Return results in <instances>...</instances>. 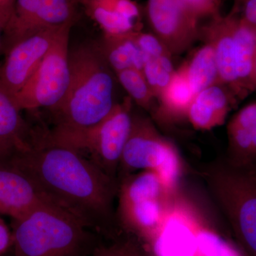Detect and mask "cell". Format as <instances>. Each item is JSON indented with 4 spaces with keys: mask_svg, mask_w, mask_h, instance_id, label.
I'll return each instance as SVG.
<instances>
[{
    "mask_svg": "<svg viewBox=\"0 0 256 256\" xmlns=\"http://www.w3.org/2000/svg\"><path fill=\"white\" fill-rule=\"evenodd\" d=\"M10 164L30 176L56 203L90 228L112 224L119 182L82 154L54 141L47 128H33L26 150Z\"/></svg>",
    "mask_w": 256,
    "mask_h": 256,
    "instance_id": "1",
    "label": "cell"
},
{
    "mask_svg": "<svg viewBox=\"0 0 256 256\" xmlns=\"http://www.w3.org/2000/svg\"><path fill=\"white\" fill-rule=\"evenodd\" d=\"M70 82L60 104L50 109L55 128L79 129L98 124L112 110L114 72L98 46L85 42L69 48Z\"/></svg>",
    "mask_w": 256,
    "mask_h": 256,
    "instance_id": "2",
    "label": "cell"
},
{
    "mask_svg": "<svg viewBox=\"0 0 256 256\" xmlns=\"http://www.w3.org/2000/svg\"><path fill=\"white\" fill-rule=\"evenodd\" d=\"M12 222L14 256H92L96 247L90 228L60 205L38 207Z\"/></svg>",
    "mask_w": 256,
    "mask_h": 256,
    "instance_id": "3",
    "label": "cell"
},
{
    "mask_svg": "<svg viewBox=\"0 0 256 256\" xmlns=\"http://www.w3.org/2000/svg\"><path fill=\"white\" fill-rule=\"evenodd\" d=\"M203 176L239 244L249 256H256V166L236 168L216 160Z\"/></svg>",
    "mask_w": 256,
    "mask_h": 256,
    "instance_id": "4",
    "label": "cell"
},
{
    "mask_svg": "<svg viewBox=\"0 0 256 256\" xmlns=\"http://www.w3.org/2000/svg\"><path fill=\"white\" fill-rule=\"evenodd\" d=\"M132 99L117 102L109 114L94 126L79 129L55 128L48 136L55 142L78 152L111 178L118 170L132 120ZM118 180V178H117Z\"/></svg>",
    "mask_w": 256,
    "mask_h": 256,
    "instance_id": "5",
    "label": "cell"
},
{
    "mask_svg": "<svg viewBox=\"0 0 256 256\" xmlns=\"http://www.w3.org/2000/svg\"><path fill=\"white\" fill-rule=\"evenodd\" d=\"M144 170L156 172L170 188L176 190L182 165L176 146L160 134L152 120L133 112L132 126L118 170V180Z\"/></svg>",
    "mask_w": 256,
    "mask_h": 256,
    "instance_id": "6",
    "label": "cell"
},
{
    "mask_svg": "<svg viewBox=\"0 0 256 256\" xmlns=\"http://www.w3.org/2000/svg\"><path fill=\"white\" fill-rule=\"evenodd\" d=\"M74 24H67L62 28L36 72L13 97L22 111L50 110L64 98L70 82L69 38Z\"/></svg>",
    "mask_w": 256,
    "mask_h": 256,
    "instance_id": "7",
    "label": "cell"
},
{
    "mask_svg": "<svg viewBox=\"0 0 256 256\" xmlns=\"http://www.w3.org/2000/svg\"><path fill=\"white\" fill-rule=\"evenodd\" d=\"M76 5L69 0H16L9 21L3 28L1 54L18 42L46 28L75 24Z\"/></svg>",
    "mask_w": 256,
    "mask_h": 256,
    "instance_id": "8",
    "label": "cell"
},
{
    "mask_svg": "<svg viewBox=\"0 0 256 256\" xmlns=\"http://www.w3.org/2000/svg\"><path fill=\"white\" fill-rule=\"evenodd\" d=\"M144 13L150 33L173 56L200 40V18L181 0H148Z\"/></svg>",
    "mask_w": 256,
    "mask_h": 256,
    "instance_id": "9",
    "label": "cell"
},
{
    "mask_svg": "<svg viewBox=\"0 0 256 256\" xmlns=\"http://www.w3.org/2000/svg\"><path fill=\"white\" fill-rule=\"evenodd\" d=\"M65 25L37 32L12 47L0 63V87L12 97L16 96L36 72Z\"/></svg>",
    "mask_w": 256,
    "mask_h": 256,
    "instance_id": "10",
    "label": "cell"
},
{
    "mask_svg": "<svg viewBox=\"0 0 256 256\" xmlns=\"http://www.w3.org/2000/svg\"><path fill=\"white\" fill-rule=\"evenodd\" d=\"M178 194L153 246L156 256H198L196 232L200 217Z\"/></svg>",
    "mask_w": 256,
    "mask_h": 256,
    "instance_id": "11",
    "label": "cell"
},
{
    "mask_svg": "<svg viewBox=\"0 0 256 256\" xmlns=\"http://www.w3.org/2000/svg\"><path fill=\"white\" fill-rule=\"evenodd\" d=\"M48 204L58 205L18 168L0 164V213L18 220Z\"/></svg>",
    "mask_w": 256,
    "mask_h": 256,
    "instance_id": "12",
    "label": "cell"
},
{
    "mask_svg": "<svg viewBox=\"0 0 256 256\" xmlns=\"http://www.w3.org/2000/svg\"><path fill=\"white\" fill-rule=\"evenodd\" d=\"M178 194L163 198L118 201L119 222L126 230L152 244L164 226Z\"/></svg>",
    "mask_w": 256,
    "mask_h": 256,
    "instance_id": "13",
    "label": "cell"
},
{
    "mask_svg": "<svg viewBox=\"0 0 256 256\" xmlns=\"http://www.w3.org/2000/svg\"><path fill=\"white\" fill-rule=\"evenodd\" d=\"M200 40L214 50L220 84L228 88L239 101L245 98L237 76L236 47L232 20L228 14H217L200 28Z\"/></svg>",
    "mask_w": 256,
    "mask_h": 256,
    "instance_id": "14",
    "label": "cell"
},
{
    "mask_svg": "<svg viewBox=\"0 0 256 256\" xmlns=\"http://www.w3.org/2000/svg\"><path fill=\"white\" fill-rule=\"evenodd\" d=\"M79 4L104 35L118 36L142 30V10L134 0H80Z\"/></svg>",
    "mask_w": 256,
    "mask_h": 256,
    "instance_id": "15",
    "label": "cell"
},
{
    "mask_svg": "<svg viewBox=\"0 0 256 256\" xmlns=\"http://www.w3.org/2000/svg\"><path fill=\"white\" fill-rule=\"evenodd\" d=\"M238 102L228 87L217 82L194 96L186 118L196 130H210L223 126L229 112Z\"/></svg>",
    "mask_w": 256,
    "mask_h": 256,
    "instance_id": "16",
    "label": "cell"
},
{
    "mask_svg": "<svg viewBox=\"0 0 256 256\" xmlns=\"http://www.w3.org/2000/svg\"><path fill=\"white\" fill-rule=\"evenodd\" d=\"M228 149L226 161L236 168L256 166V102L238 110L227 124Z\"/></svg>",
    "mask_w": 256,
    "mask_h": 256,
    "instance_id": "17",
    "label": "cell"
},
{
    "mask_svg": "<svg viewBox=\"0 0 256 256\" xmlns=\"http://www.w3.org/2000/svg\"><path fill=\"white\" fill-rule=\"evenodd\" d=\"M22 112L14 98L0 87V164L10 163L31 142L33 128Z\"/></svg>",
    "mask_w": 256,
    "mask_h": 256,
    "instance_id": "18",
    "label": "cell"
},
{
    "mask_svg": "<svg viewBox=\"0 0 256 256\" xmlns=\"http://www.w3.org/2000/svg\"><path fill=\"white\" fill-rule=\"evenodd\" d=\"M136 38L142 52V73L156 100L176 70L173 55L152 33L138 31Z\"/></svg>",
    "mask_w": 256,
    "mask_h": 256,
    "instance_id": "19",
    "label": "cell"
},
{
    "mask_svg": "<svg viewBox=\"0 0 256 256\" xmlns=\"http://www.w3.org/2000/svg\"><path fill=\"white\" fill-rule=\"evenodd\" d=\"M232 20L236 47L237 76L242 95L246 98L256 88V28L228 14Z\"/></svg>",
    "mask_w": 256,
    "mask_h": 256,
    "instance_id": "20",
    "label": "cell"
},
{
    "mask_svg": "<svg viewBox=\"0 0 256 256\" xmlns=\"http://www.w3.org/2000/svg\"><path fill=\"white\" fill-rule=\"evenodd\" d=\"M194 96L183 63L175 70L169 84L156 98V116L172 120L186 118Z\"/></svg>",
    "mask_w": 256,
    "mask_h": 256,
    "instance_id": "21",
    "label": "cell"
},
{
    "mask_svg": "<svg viewBox=\"0 0 256 256\" xmlns=\"http://www.w3.org/2000/svg\"><path fill=\"white\" fill-rule=\"evenodd\" d=\"M137 32L127 34H102L98 46L114 74L128 68L142 70L143 54L136 38Z\"/></svg>",
    "mask_w": 256,
    "mask_h": 256,
    "instance_id": "22",
    "label": "cell"
},
{
    "mask_svg": "<svg viewBox=\"0 0 256 256\" xmlns=\"http://www.w3.org/2000/svg\"><path fill=\"white\" fill-rule=\"evenodd\" d=\"M186 76L194 95L204 89L220 82L214 50L210 44L194 52L190 60L184 62Z\"/></svg>",
    "mask_w": 256,
    "mask_h": 256,
    "instance_id": "23",
    "label": "cell"
},
{
    "mask_svg": "<svg viewBox=\"0 0 256 256\" xmlns=\"http://www.w3.org/2000/svg\"><path fill=\"white\" fill-rule=\"evenodd\" d=\"M114 75L132 102L144 110H152L156 102V98L142 70L128 68L117 72Z\"/></svg>",
    "mask_w": 256,
    "mask_h": 256,
    "instance_id": "24",
    "label": "cell"
},
{
    "mask_svg": "<svg viewBox=\"0 0 256 256\" xmlns=\"http://www.w3.org/2000/svg\"><path fill=\"white\" fill-rule=\"evenodd\" d=\"M198 256H242L230 244L200 220L195 232Z\"/></svg>",
    "mask_w": 256,
    "mask_h": 256,
    "instance_id": "25",
    "label": "cell"
},
{
    "mask_svg": "<svg viewBox=\"0 0 256 256\" xmlns=\"http://www.w3.org/2000/svg\"><path fill=\"white\" fill-rule=\"evenodd\" d=\"M92 256H143L139 246L132 240L116 242L112 245L98 246L94 249Z\"/></svg>",
    "mask_w": 256,
    "mask_h": 256,
    "instance_id": "26",
    "label": "cell"
},
{
    "mask_svg": "<svg viewBox=\"0 0 256 256\" xmlns=\"http://www.w3.org/2000/svg\"><path fill=\"white\" fill-rule=\"evenodd\" d=\"M228 14L256 28V0H234L233 8Z\"/></svg>",
    "mask_w": 256,
    "mask_h": 256,
    "instance_id": "27",
    "label": "cell"
},
{
    "mask_svg": "<svg viewBox=\"0 0 256 256\" xmlns=\"http://www.w3.org/2000/svg\"><path fill=\"white\" fill-rule=\"evenodd\" d=\"M198 18L220 14V0H181Z\"/></svg>",
    "mask_w": 256,
    "mask_h": 256,
    "instance_id": "28",
    "label": "cell"
},
{
    "mask_svg": "<svg viewBox=\"0 0 256 256\" xmlns=\"http://www.w3.org/2000/svg\"><path fill=\"white\" fill-rule=\"evenodd\" d=\"M12 246V230L0 218V256H4Z\"/></svg>",
    "mask_w": 256,
    "mask_h": 256,
    "instance_id": "29",
    "label": "cell"
},
{
    "mask_svg": "<svg viewBox=\"0 0 256 256\" xmlns=\"http://www.w3.org/2000/svg\"><path fill=\"white\" fill-rule=\"evenodd\" d=\"M16 0H0V26L4 28L14 10Z\"/></svg>",
    "mask_w": 256,
    "mask_h": 256,
    "instance_id": "30",
    "label": "cell"
},
{
    "mask_svg": "<svg viewBox=\"0 0 256 256\" xmlns=\"http://www.w3.org/2000/svg\"><path fill=\"white\" fill-rule=\"evenodd\" d=\"M2 36V28L0 26V54H1Z\"/></svg>",
    "mask_w": 256,
    "mask_h": 256,
    "instance_id": "31",
    "label": "cell"
},
{
    "mask_svg": "<svg viewBox=\"0 0 256 256\" xmlns=\"http://www.w3.org/2000/svg\"><path fill=\"white\" fill-rule=\"evenodd\" d=\"M69 1L72 2L73 4L76 5L79 4V2H80V0H69Z\"/></svg>",
    "mask_w": 256,
    "mask_h": 256,
    "instance_id": "32",
    "label": "cell"
}]
</instances>
